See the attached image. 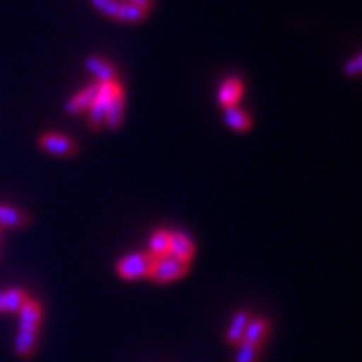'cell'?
<instances>
[{
  "label": "cell",
  "mask_w": 362,
  "mask_h": 362,
  "mask_svg": "<svg viewBox=\"0 0 362 362\" xmlns=\"http://www.w3.org/2000/svg\"><path fill=\"white\" fill-rule=\"evenodd\" d=\"M16 314H18V330L39 332L40 324H42V306L37 300L28 298Z\"/></svg>",
  "instance_id": "8992f818"
},
{
  "label": "cell",
  "mask_w": 362,
  "mask_h": 362,
  "mask_svg": "<svg viewBox=\"0 0 362 362\" xmlns=\"http://www.w3.org/2000/svg\"><path fill=\"white\" fill-rule=\"evenodd\" d=\"M250 318H252V314L247 310H238L233 314L232 320L228 324V330H226V342L230 346H238L244 340V332H246Z\"/></svg>",
  "instance_id": "4fadbf2b"
},
{
  "label": "cell",
  "mask_w": 362,
  "mask_h": 362,
  "mask_svg": "<svg viewBox=\"0 0 362 362\" xmlns=\"http://www.w3.org/2000/svg\"><path fill=\"white\" fill-rule=\"evenodd\" d=\"M344 73L349 75V77H358L362 73V57L361 52H356L352 59H350L349 63L344 65Z\"/></svg>",
  "instance_id": "ffe728a7"
},
{
  "label": "cell",
  "mask_w": 362,
  "mask_h": 362,
  "mask_svg": "<svg viewBox=\"0 0 362 362\" xmlns=\"http://www.w3.org/2000/svg\"><path fill=\"white\" fill-rule=\"evenodd\" d=\"M223 121L230 129L238 131V133H246L247 129H252V117L238 105L223 109Z\"/></svg>",
  "instance_id": "5bb4252c"
},
{
  "label": "cell",
  "mask_w": 362,
  "mask_h": 362,
  "mask_svg": "<svg viewBox=\"0 0 362 362\" xmlns=\"http://www.w3.org/2000/svg\"><path fill=\"white\" fill-rule=\"evenodd\" d=\"M244 97V83L240 77H228L221 81L220 90H218V103L228 109L235 107L240 103V99Z\"/></svg>",
  "instance_id": "ba28073f"
},
{
  "label": "cell",
  "mask_w": 362,
  "mask_h": 362,
  "mask_svg": "<svg viewBox=\"0 0 362 362\" xmlns=\"http://www.w3.org/2000/svg\"><path fill=\"white\" fill-rule=\"evenodd\" d=\"M0 242H2V230H0Z\"/></svg>",
  "instance_id": "7402d4cb"
},
{
  "label": "cell",
  "mask_w": 362,
  "mask_h": 362,
  "mask_svg": "<svg viewBox=\"0 0 362 362\" xmlns=\"http://www.w3.org/2000/svg\"><path fill=\"white\" fill-rule=\"evenodd\" d=\"M95 93H97V81L87 85L85 89H81L78 93H75V95L66 101V113H71V115L87 113V109H89L90 103H93V99H95Z\"/></svg>",
  "instance_id": "7c38bea8"
},
{
  "label": "cell",
  "mask_w": 362,
  "mask_h": 362,
  "mask_svg": "<svg viewBox=\"0 0 362 362\" xmlns=\"http://www.w3.org/2000/svg\"><path fill=\"white\" fill-rule=\"evenodd\" d=\"M90 6L107 18L117 21V23H125V25H137V23L145 21L149 14L127 0H90Z\"/></svg>",
  "instance_id": "6da1fadb"
},
{
  "label": "cell",
  "mask_w": 362,
  "mask_h": 362,
  "mask_svg": "<svg viewBox=\"0 0 362 362\" xmlns=\"http://www.w3.org/2000/svg\"><path fill=\"white\" fill-rule=\"evenodd\" d=\"M39 342V332H30V330H18L14 338V350L21 358H30L33 352L37 350Z\"/></svg>",
  "instance_id": "e0dca14e"
},
{
  "label": "cell",
  "mask_w": 362,
  "mask_h": 362,
  "mask_svg": "<svg viewBox=\"0 0 362 362\" xmlns=\"http://www.w3.org/2000/svg\"><path fill=\"white\" fill-rule=\"evenodd\" d=\"M28 294H26L23 288H8V290H0V314L2 312H8V314H14V312L21 310V306L28 300Z\"/></svg>",
  "instance_id": "9a60e30c"
},
{
  "label": "cell",
  "mask_w": 362,
  "mask_h": 362,
  "mask_svg": "<svg viewBox=\"0 0 362 362\" xmlns=\"http://www.w3.org/2000/svg\"><path fill=\"white\" fill-rule=\"evenodd\" d=\"M169 256L189 264L195 256L194 240L185 232H171V235H169Z\"/></svg>",
  "instance_id": "52a82bcc"
},
{
  "label": "cell",
  "mask_w": 362,
  "mask_h": 362,
  "mask_svg": "<svg viewBox=\"0 0 362 362\" xmlns=\"http://www.w3.org/2000/svg\"><path fill=\"white\" fill-rule=\"evenodd\" d=\"M153 266V258L147 254V252H133L127 254L117 262V276L123 278V280H143V278H149V272Z\"/></svg>",
  "instance_id": "3957f363"
},
{
  "label": "cell",
  "mask_w": 362,
  "mask_h": 362,
  "mask_svg": "<svg viewBox=\"0 0 362 362\" xmlns=\"http://www.w3.org/2000/svg\"><path fill=\"white\" fill-rule=\"evenodd\" d=\"M169 230H156L149 238V246H147V254L151 258H163L169 254Z\"/></svg>",
  "instance_id": "ac0fdd59"
},
{
  "label": "cell",
  "mask_w": 362,
  "mask_h": 362,
  "mask_svg": "<svg viewBox=\"0 0 362 362\" xmlns=\"http://www.w3.org/2000/svg\"><path fill=\"white\" fill-rule=\"evenodd\" d=\"M123 117H125V90L119 93L115 99L111 101L107 113H105V127L109 129H119L123 125Z\"/></svg>",
  "instance_id": "2e32d148"
},
{
  "label": "cell",
  "mask_w": 362,
  "mask_h": 362,
  "mask_svg": "<svg viewBox=\"0 0 362 362\" xmlns=\"http://www.w3.org/2000/svg\"><path fill=\"white\" fill-rule=\"evenodd\" d=\"M85 66L89 69V73L95 77L97 83H111V81H117L115 66L111 65L101 54H90V57H87Z\"/></svg>",
  "instance_id": "9c48e42d"
},
{
  "label": "cell",
  "mask_w": 362,
  "mask_h": 362,
  "mask_svg": "<svg viewBox=\"0 0 362 362\" xmlns=\"http://www.w3.org/2000/svg\"><path fill=\"white\" fill-rule=\"evenodd\" d=\"M189 270V264L173 258V256H163V258H153V266L149 272V280H153L157 284H169L183 278Z\"/></svg>",
  "instance_id": "277c9868"
},
{
  "label": "cell",
  "mask_w": 362,
  "mask_h": 362,
  "mask_svg": "<svg viewBox=\"0 0 362 362\" xmlns=\"http://www.w3.org/2000/svg\"><path fill=\"white\" fill-rule=\"evenodd\" d=\"M259 346L247 344V342H240L235 346V361L233 362H259Z\"/></svg>",
  "instance_id": "d6986e66"
},
{
  "label": "cell",
  "mask_w": 362,
  "mask_h": 362,
  "mask_svg": "<svg viewBox=\"0 0 362 362\" xmlns=\"http://www.w3.org/2000/svg\"><path fill=\"white\" fill-rule=\"evenodd\" d=\"M39 147L52 157H75L77 143L65 133H42L39 137Z\"/></svg>",
  "instance_id": "5b68a950"
},
{
  "label": "cell",
  "mask_w": 362,
  "mask_h": 362,
  "mask_svg": "<svg viewBox=\"0 0 362 362\" xmlns=\"http://www.w3.org/2000/svg\"><path fill=\"white\" fill-rule=\"evenodd\" d=\"M119 93H123V87L119 81H111V83H97V93L95 99L87 109V117H89V125L93 129H103L105 127V113L109 109L111 101L115 99Z\"/></svg>",
  "instance_id": "7a4b0ae2"
},
{
  "label": "cell",
  "mask_w": 362,
  "mask_h": 362,
  "mask_svg": "<svg viewBox=\"0 0 362 362\" xmlns=\"http://www.w3.org/2000/svg\"><path fill=\"white\" fill-rule=\"evenodd\" d=\"M28 214L14 206L0 204V230H21L28 226Z\"/></svg>",
  "instance_id": "8fae6325"
},
{
  "label": "cell",
  "mask_w": 362,
  "mask_h": 362,
  "mask_svg": "<svg viewBox=\"0 0 362 362\" xmlns=\"http://www.w3.org/2000/svg\"><path fill=\"white\" fill-rule=\"evenodd\" d=\"M127 2L135 4V6H139V8L145 11V13H149V11L153 8V0H127Z\"/></svg>",
  "instance_id": "44dd1931"
},
{
  "label": "cell",
  "mask_w": 362,
  "mask_h": 362,
  "mask_svg": "<svg viewBox=\"0 0 362 362\" xmlns=\"http://www.w3.org/2000/svg\"><path fill=\"white\" fill-rule=\"evenodd\" d=\"M268 334H270V320H266L262 316H252L246 326V332H244V340L242 342H247V344H254V346L262 349Z\"/></svg>",
  "instance_id": "30bf717a"
}]
</instances>
